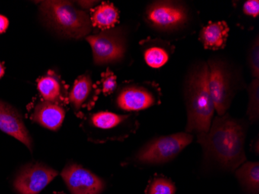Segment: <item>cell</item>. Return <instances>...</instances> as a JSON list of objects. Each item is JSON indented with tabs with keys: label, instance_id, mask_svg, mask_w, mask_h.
I'll return each instance as SVG.
<instances>
[{
	"label": "cell",
	"instance_id": "6da1fadb",
	"mask_svg": "<svg viewBox=\"0 0 259 194\" xmlns=\"http://www.w3.org/2000/svg\"><path fill=\"white\" fill-rule=\"evenodd\" d=\"M244 139L242 125L225 114L215 118L207 133L198 135L206 156L230 170L245 161Z\"/></svg>",
	"mask_w": 259,
	"mask_h": 194
},
{
	"label": "cell",
	"instance_id": "7a4b0ae2",
	"mask_svg": "<svg viewBox=\"0 0 259 194\" xmlns=\"http://www.w3.org/2000/svg\"><path fill=\"white\" fill-rule=\"evenodd\" d=\"M187 132L207 133L214 113V105L209 89V68L206 63H199L190 71L186 80Z\"/></svg>",
	"mask_w": 259,
	"mask_h": 194
},
{
	"label": "cell",
	"instance_id": "3957f363",
	"mask_svg": "<svg viewBox=\"0 0 259 194\" xmlns=\"http://www.w3.org/2000/svg\"><path fill=\"white\" fill-rule=\"evenodd\" d=\"M40 10L47 23L64 36L79 39L91 31L90 16L84 10L75 8L71 2L44 1Z\"/></svg>",
	"mask_w": 259,
	"mask_h": 194
},
{
	"label": "cell",
	"instance_id": "277c9868",
	"mask_svg": "<svg viewBox=\"0 0 259 194\" xmlns=\"http://www.w3.org/2000/svg\"><path fill=\"white\" fill-rule=\"evenodd\" d=\"M193 139V136L188 133H178L156 138L140 150L136 160L143 164H163L178 156Z\"/></svg>",
	"mask_w": 259,
	"mask_h": 194
},
{
	"label": "cell",
	"instance_id": "5b68a950",
	"mask_svg": "<svg viewBox=\"0 0 259 194\" xmlns=\"http://www.w3.org/2000/svg\"><path fill=\"white\" fill-rule=\"evenodd\" d=\"M209 89L215 110L219 116L226 113L233 97L232 80L229 70L220 60H209Z\"/></svg>",
	"mask_w": 259,
	"mask_h": 194
},
{
	"label": "cell",
	"instance_id": "8992f818",
	"mask_svg": "<svg viewBox=\"0 0 259 194\" xmlns=\"http://www.w3.org/2000/svg\"><path fill=\"white\" fill-rule=\"evenodd\" d=\"M87 41L91 46L96 65L115 63L124 56V41L116 30H103L101 33L90 35Z\"/></svg>",
	"mask_w": 259,
	"mask_h": 194
},
{
	"label": "cell",
	"instance_id": "52a82bcc",
	"mask_svg": "<svg viewBox=\"0 0 259 194\" xmlns=\"http://www.w3.org/2000/svg\"><path fill=\"white\" fill-rule=\"evenodd\" d=\"M58 172L41 163H30L20 169L14 179L18 194H39L56 177Z\"/></svg>",
	"mask_w": 259,
	"mask_h": 194
},
{
	"label": "cell",
	"instance_id": "ba28073f",
	"mask_svg": "<svg viewBox=\"0 0 259 194\" xmlns=\"http://www.w3.org/2000/svg\"><path fill=\"white\" fill-rule=\"evenodd\" d=\"M150 25L162 31L178 30L187 23L185 7L171 2H156L149 6L145 14Z\"/></svg>",
	"mask_w": 259,
	"mask_h": 194
},
{
	"label": "cell",
	"instance_id": "9c48e42d",
	"mask_svg": "<svg viewBox=\"0 0 259 194\" xmlns=\"http://www.w3.org/2000/svg\"><path fill=\"white\" fill-rule=\"evenodd\" d=\"M161 95L156 84L133 85L120 90L116 103L120 109L126 111H138L159 103Z\"/></svg>",
	"mask_w": 259,
	"mask_h": 194
},
{
	"label": "cell",
	"instance_id": "30bf717a",
	"mask_svg": "<svg viewBox=\"0 0 259 194\" xmlns=\"http://www.w3.org/2000/svg\"><path fill=\"white\" fill-rule=\"evenodd\" d=\"M62 176L72 194H98L105 187L100 178L78 165H68Z\"/></svg>",
	"mask_w": 259,
	"mask_h": 194
},
{
	"label": "cell",
	"instance_id": "8fae6325",
	"mask_svg": "<svg viewBox=\"0 0 259 194\" xmlns=\"http://www.w3.org/2000/svg\"><path fill=\"white\" fill-rule=\"evenodd\" d=\"M0 130L23 143L30 151L33 140L23 123V118L15 108L0 100Z\"/></svg>",
	"mask_w": 259,
	"mask_h": 194
},
{
	"label": "cell",
	"instance_id": "7c38bea8",
	"mask_svg": "<svg viewBox=\"0 0 259 194\" xmlns=\"http://www.w3.org/2000/svg\"><path fill=\"white\" fill-rule=\"evenodd\" d=\"M65 116V110L60 105L42 101L35 106L32 119L44 128L57 131L62 126Z\"/></svg>",
	"mask_w": 259,
	"mask_h": 194
},
{
	"label": "cell",
	"instance_id": "4fadbf2b",
	"mask_svg": "<svg viewBox=\"0 0 259 194\" xmlns=\"http://www.w3.org/2000/svg\"><path fill=\"white\" fill-rule=\"evenodd\" d=\"M98 89L96 88L90 75H82L78 77L70 92V103L75 110L87 106L88 103H94L99 94Z\"/></svg>",
	"mask_w": 259,
	"mask_h": 194
},
{
	"label": "cell",
	"instance_id": "5bb4252c",
	"mask_svg": "<svg viewBox=\"0 0 259 194\" xmlns=\"http://www.w3.org/2000/svg\"><path fill=\"white\" fill-rule=\"evenodd\" d=\"M230 28L225 21L209 23L200 32L199 40L206 49L219 50L226 45Z\"/></svg>",
	"mask_w": 259,
	"mask_h": 194
},
{
	"label": "cell",
	"instance_id": "9a60e30c",
	"mask_svg": "<svg viewBox=\"0 0 259 194\" xmlns=\"http://www.w3.org/2000/svg\"><path fill=\"white\" fill-rule=\"evenodd\" d=\"M92 26L103 30H110L119 21L118 10L111 4L103 3L92 12Z\"/></svg>",
	"mask_w": 259,
	"mask_h": 194
},
{
	"label": "cell",
	"instance_id": "2e32d148",
	"mask_svg": "<svg viewBox=\"0 0 259 194\" xmlns=\"http://www.w3.org/2000/svg\"><path fill=\"white\" fill-rule=\"evenodd\" d=\"M37 90L44 101L59 104L63 100L62 84L58 79L52 74L49 73L39 79Z\"/></svg>",
	"mask_w": 259,
	"mask_h": 194
},
{
	"label": "cell",
	"instance_id": "e0dca14e",
	"mask_svg": "<svg viewBox=\"0 0 259 194\" xmlns=\"http://www.w3.org/2000/svg\"><path fill=\"white\" fill-rule=\"evenodd\" d=\"M144 57L146 63L151 68H161L169 59V51L167 44L158 40L151 42L145 48Z\"/></svg>",
	"mask_w": 259,
	"mask_h": 194
},
{
	"label": "cell",
	"instance_id": "ac0fdd59",
	"mask_svg": "<svg viewBox=\"0 0 259 194\" xmlns=\"http://www.w3.org/2000/svg\"><path fill=\"white\" fill-rule=\"evenodd\" d=\"M237 178L243 186L251 192H257L259 189V165L258 163H244L238 168L236 172Z\"/></svg>",
	"mask_w": 259,
	"mask_h": 194
},
{
	"label": "cell",
	"instance_id": "d6986e66",
	"mask_svg": "<svg viewBox=\"0 0 259 194\" xmlns=\"http://www.w3.org/2000/svg\"><path fill=\"white\" fill-rule=\"evenodd\" d=\"M129 117L111 112H98L92 115L90 122L94 128L100 130H111L124 123Z\"/></svg>",
	"mask_w": 259,
	"mask_h": 194
},
{
	"label": "cell",
	"instance_id": "ffe728a7",
	"mask_svg": "<svg viewBox=\"0 0 259 194\" xmlns=\"http://www.w3.org/2000/svg\"><path fill=\"white\" fill-rule=\"evenodd\" d=\"M249 103L248 115L251 121L258 119L259 116V79H254L248 88Z\"/></svg>",
	"mask_w": 259,
	"mask_h": 194
},
{
	"label": "cell",
	"instance_id": "44dd1931",
	"mask_svg": "<svg viewBox=\"0 0 259 194\" xmlns=\"http://www.w3.org/2000/svg\"><path fill=\"white\" fill-rule=\"evenodd\" d=\"M176 187L171 181L164 178H156L148 188V194H174Z\"/></svg>",
	"mask_w": 259,
	"mask_h": 194
},
{
	"label": "cell",
	"instance_id": "7402d4cb",
	"mask_svg": "<svg viewBox=\"0 0 259 194\" xmlns=\"http://www.w3.org/2000/svg\"><path fill=\"white\" fill-rule=\"evenodd\" d=\"M248 63L253 78L259 79V41L257 37L250 48Z\"/></svg>",
	"mask_w": 259,
	"mask_h": 194
},
{
	"label": "cell",
	"instance_id": "603a6c76",
	"mask_svg": "<svg viewBox=\"0 0 259 194\" xmlns=\"http://www.w3.org/2000/svg\"><path fill=\"white\" fill-rule=\"evenodd\" d=\"M102 91L106 96L111 94L116 88V76L110 70L102 75Z\"/></svg>",
	"mask_w": 259,
	"mask_h": 194
},
{
	"label": "cell",
	"instance_id": "cb8c5ba5",
	"mask_svg": "<svg viewBox=\"0 0 259 194\" xmlns=\"http://www.w3.org/2000/svg\"><path fill=\"white\" fill-rule=\"evenodd\" d=\"M243 12L248 17H257L259 14L258 0H248L243 5Z\"/></svg>",
	"mask_w": 259,
	"mask_h": 194
},
{
	"label": "cell",
	"instance_id": "d4e9b609",
	"mask_svg": "<svg viewBox=\"0 0 259 194\" xmlns=\"http://www.w3.org/2000/svg\"><path fill=\"white\" fill-rule=\"evenodd\" d=\"M9 27V20L4 16L0 15V34L5 33Z\"/></svg>",
	"mask_w": 259,
	"mask_h": 194
},
{
	"label": "cell",
	"instance_id": "484cf974",
	"mask_svg": "<svg viewBox=\"0 0 259 194\" xmlns=\"http://www.w3.org/2000/svg\"><path fill=\"white\" fill-rule=\"evenodd\" d=\"M4 74H5V68H4L2 62H0V80L4 76Z\"/></svg>",
	"mask_w": 259,
	"mask_h": 194
}]
</instances>
